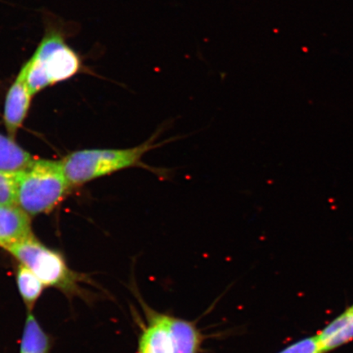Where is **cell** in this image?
<instances>
[{
  "label": "cell",
  "mask_w": 353,
  "mask_h": 353,
  "mask_svg": "<svg viewBox=\"0 0 353 353\" xmlns=\"http://www.w3.org/2000/svg\"><path fill=\"white\" fill-rule=\"evenodd\" d=\"M172 121L163 123L154 132L151 138L135 148L128 149H91L70 153L63 160L61 165L70 188L79 186L90 181L100 178L114 172L131 167H142L157 175L164 181L173 178L175 169L152 167L143 164L144 154L153 149L163 147L170 143L184 139L185 136H174L173 138L154 143L163 132L170 129Z\"/></svg>",
  "instance_id": "1"
},
{
  "label": "cell",
  "mask_w": 353,
  "mask_h": 353,
  "mask_svg": "<svg viewBox=\"0 0 353 353\" xmlns=\"http://www.w3.org/2000/svg\"><path fill=\"white\" fill-rule=\"evenodd\" d=\"M82 69L81 57L66 43L64 34L50 28L19 73L34 96L48 86L72 79Z\"/></svg>",
  "instance_id": "2"
},
{
  "label": "cell",
  "mask_w": 353,
  "mask_h": 353,
  "mask_svg": "<svg viewBox=\"0 0 353 353\" xmlns=\"http://www.w3.org/2000/svg\"><path fill=\"white\" fill-rule=\"evenodd\" d=\"M70 188L61 161L35 159L20 171L17 205L30 216L48 213L64 198Z\"/></svg>",
  "instance_id": "3"
},
{
  "label": "cell",
  "mask_w": 353,
  "mask_h": 353,
  "mask_svg": "<svg viewBox=\"0 0 353 353\" xmlns=\"http://www.w3.org/2000/svg\"><path fill=\"white\" fill-rule=\"evenodd\" d=\"M6 250L37 275L44 285L65 292L77 289L79 276L70 270L63 256L43 245L34 234L8 247Z\"/></svg>",
  "instance_id": "4"
},
{
  "label": "cell",
  "mask_w": 353,
  "mask_h": 353,
  "mask_svg": "<svg viewBox=\"0 0 353 353\" xmlns=\"http://www.w3.org/2000/svg\"><path fill=\"white\" fill-rule=\"evenodd\" d=\"M33 95L19 73L10 86L4 103L3 121L11 138H14L29 112Z\"/></svg>",
  "instance_id": "5"
},
{
  "label": "cell",
  "mask_w": 353,
  "mask_h": 353,
  "mask_svg": "<svg viewBox=\"0 0 353 353\" xmlns=\"http://www.w3.org/2000/svg\"><path fill=\"white\" fill-rule=\"evenodd\" d=\"M32 234L28 214L17 205H0V247L6 250Z\"/></svg>",
  "instance_id": "6"
},
{
  "label": "cell",
  "mask_w": 353,
  "mask_h": 353,
  "mask_svg": "<svg viewBox=\"0 0 353 353\" xmlns=\"http://www.w3.org/2000/svg\"><path fill=\"white\" fill-rule=\"evenodd\" d=\"M316 336L322 353L336 350L353 341V305L330 322Z\"/></svg>",
  "instance_id": "7"
},
{
  "label": "cell",
  "mask_w": 353,
  "mask_h": 353,
  "mask_svg": "<svg viewBox=\"0 0 353 353\" xmlns=\"http://www.w3.org/2000/svg\"><path fill=\"white\" fill-rule=\"evenodd\" d=\"M170 353H197L202 336L195 325L186 320L167 315Z\"/></svg>",
  "instance_id": "8"
},
{
  "label": "cell",
  "mask_w": 353,
  "mask_h": 353,
  "mask_svg": "<svg viewBox=\"0 0 353 353\" xmlns=\"http://www.w3.org/2000/svg\"><path fill=\"white\" fill-rule=\"evenodd\" d=\"M148 316V325L141 335L138 353H170L167 315L149 310Z\"/></svg>",
  "instance_id": "9"
},
{
  "label": "cell",
  "mask_w": 353,
  "mask_h": 353,
  "mask_svg": "<svg viewBox=\"0 0 353 353\" xmlns=\"http://www.w3.org/2000/svg\"><path fill=\"white\" fill-rule=\"evenodd\" d=\"M34 160L11 137L0 134V170L22 171L28 169Z\"/></svg>",
  "instance_id": "10"
},
{
  "label": "cell",
  "mask_w": 353,
  "mask_h": 353,
  "mask_svg": "<svg viewBox=\"0 0 353 353\" xmlns=\"http://www.w3.org/2000/svg\"><path fill=\"white\" fill-rule=\"evenodd\" d=\"M50 350V339L30 311L22 333L20 353H48Z\"/></svg>",
  "instance_id": "11"
},
{
  "label": "cell",
  "mask_w": 353,
  "mask_h": 353,
  "mask_svg": "<svg viewBox=\"0 0 353 353\" xmlns=\"http://www.w3.org/2000/svg\"><path fill=\"white\" fill-rule=\"evenodd\" d=\"M16 278L21 296L30 310L41 297L46 285L30 269L21 264L17 268Z\"/></svg>",
  "instance_id": "12"
},
{
  "label": "cell",
  "mask_w": 353,
  "mask_h": 353,
  "mask_svg": "<svg viewBox=\"0 0 353 353\" xmlns=\"http://www.w3.org/2000/svg\"><path fill=\"white\" fill-rule=\"evenodd\" d=\"M19 172L0 170V205H17Z\"/></svg>",
  "instance_id": "13"
},
{
  "label": "cell",
  "mask_w": 353,
  "mask_h": 353,
  "mask_svg": "<svg viewBox=\"0 0 353 353\" xmlns=\"http://www.w3.org/2000/svg\"><path fill=\"white\" fill-rule=\"evenodd\" d=\"M278 353H322L317 339L315 336L308 337L285 348Z\"/></svg>",
  "instance_id": "14"
}]
</instances>
